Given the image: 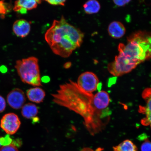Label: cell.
Instances as JSON below:
<instances>
[{
    "label": "cell",
    "instance_id": "obj_1",
    "mask_svg": "<svg viewBox=\"0 0 151 151\" xmlns=\"http://www.w3.org/2000/svg\"><path fill=\"white\" fill-rule=\"evenodd\" d=\"M94 96L81 89L76 83L70 80L60 85L56 93L52 94L55 103L82 116L84 119V125L93 136L105 128L111 114L109 108H99L96 106Z\"/></svg>",
    "mask_w": 151,
    "mask_h": 151
},
{
    "label": "cell",
    "instance_id": "obj_2",
    "mask_svg": "<svg viewBox=\"0 0 151 151\" xmlns=\"http://www.w3.org/2000/svg\"><path fill=\"white\" fill-rule=\"evenodd\" d=\"M119 53L107 69L115 77L131 72L142 62L151 59V33L139 31L132 34L126 45L120 43Z\"/></svg>",
    "mask_w": 151,
    "mask_h": 151
},
{
    "label": "cell",
    "instance_id": "obj_3",
    "mask_svg": "<svg viewBox=\"0 0 151 151\" xmlns=\"http://www.w3.org/2000/svg\"><path fill=\"white\" fill-rule=\"evenodd\" d=\"M84 36L80 29L69 24L62 16L60 20H54L45 37L54 54L67 58L81 47Z\"/></svg>",
    "mask_w": 151,
    "mask_h": 151
},
{
    "label": "cell",
    "instance_id": "obj_4",
    "mask_svg": "<svg viewBox=\"0 0 151 151\" xmlns=\"http://www.w3.org/2000/svg\"><path fill=\"white\" fill-rule=\"evenodd\" d=\"M15 68L22 82L35 86H42L39 60L35 57L17 61Z\"/></svg>",
    "mask_w": 151,
    "mask_h": 151
},
{
    "label": "cell",
    "instance_id": "obj_5",
    "mask_svg": "<svg viewBox=\"0 0 151 151\" xmlns=\"http://www.w3.org/2000/svg\"><path fill=\"white\" fill-rule=\"evenodd\" d=\"M77 83L79 87L85 91L92 93L97 90L99 84V80L95 73L86 71L79 76Z\"/></svg>",
    "mask_w": 151,
    "mask_h": 151
},
{
    "label": "cell",
    "instance_id": "obj_6",
    "mask_svg": "<svg viewBox=\"0 0 151 151\" xmlns=\"http://www.w3.org/2000/svg\"><path fill=\"white\" fill-rule=\"evenodd\" d=\"M21 122L18 116L14 113L6 114L2 118L1 127L9 135L14 134L20 127Z\"/></svg>",
    "mask_w": 151,
    "mask_h": 151
},
{
    "label": "cell",
    "instance_id": "obj_7",
    "mask_svg": "<svg viewBox=\"0 0 151 151\" xmlns=\"http://www.w3.org/2000/svg\"><path fill=\"white\" fill-rule=\"evenodd\" d=\"M145 102L144 106H139V112L146 116L141 120V122L144 126H150L151 128V88H147L142 94Z\"/></svg>",
    "mask_w": 151,
    "mask_h": 151
},
{
    "label": "cell",
    "instance_id": "obj_8",
    "mask_svg": "<svg viewBox=\"0 0 151 151\" xmlns=\"http://www.w3.org/2000/svg\"><path fill=\"white\" fill-rule=\"evenodd\" d=\"M7 100L9 105L16 109L23 106L26 98L24 92L19 88H15L11 91L7 96Z\"/></svg>",
    "mask_w": 151,
    "mask_h": 151
},
{
    "label": "cell",
    "instance_id": "obj_9",
    "mask_svg": "<svg viewBox=\"0 0 151 151\" xmlns=\"http://www.w3.org/2000/svg\"><path fill=\"white\" fill-rule=\"evenodd\" d=\"M42 1L37 0H19L15 2L14 10L21 14H25L28 10L37 8Z\"/></svg>",
    "mask_w": 151,
    "mask_h": 151
},
{
    "label": "cell",
    "instance_id": "obj_10",
    "mask_svg": "<svg viewBox=\"0 0 151 151\" xmlns=\"http://www.w3.org/2000/svg\"><path fill=\"white\" fill-rule=\"evenodd\" d=\"M30 22L24 19L15 21L13 25V31L17 36L24 38L27 37L31 31Z\"/></svg>",
    "mask_w": 151,
    "mask_h": 151
},
{
    "label": "cell",
    "instance_id": "obj_11",
    "mask_svg": "<svg viewBox=\"0 0 151 151\" xmlns=\"http://www.w3.org/2000/svg\"><path fill=\"white\" fill-rule=\"evenodd\" d=\"M126 28L122 22L114 21L109 24L108 32L109 35L113 38L120 39L125 35Z\"/></svg>",
    "mask_w": 151,
    "mask_h": 151
},
{
    "label": "cell",
    "instance_id": "obj_12",
    "mask_svg": "<svg viewBox=\"0 0 151 151\" xmlns=\"http://www.w3.org/2000/svg\"><path fill=\"white\" fill-rule=\"evenodd\" d=\"M46 94L42 88L36 87L30 88L27 92V96L30 101L37 103H40L44 99Z\"/></svg>",
    "mask_w": 151,
    "mask_h": 151
},
{
    "label": "cell",
    "instance_id": "obj_13",
    "mask_svg": "<svg viewBox=\"0 0 151 151\" xmlns=\"http://www.w3.org/2000/svg\"><path fill=\"white\" fill-rule=\"evenodd\" d=\"M38 113V109L35 104L27 103L24 105L22 110V113L24 117L29 119L33 118L37 116Z\"/></svg>",
    "mask_w": 151,
    "mask_h": 151
},
{
    "label": "cell",
    "instance_id": "obj_14",
    "mask_svg": "<svg viewBox=\"0 0 151 151\" xmlns=\"http://www.w3.org/2000/svg\"><path fill=\"white\" fill-rule=\"evenodd\" d=\"M83 7L85 12L88 14H97L101 8L99 3L96 0H90L86 1Z\"/></svg>",
    "mask_w": 151,
    "mask_h": 151
},
{
    "label": "cell",
    "instance_id": "obj_15",
    "mask_svg": "<svg viewBox=\"0 0 151 151\" xmlns=\"http://www.w3.org/2000/svg\"><path fill=\"white\" fill-rule=\"evenodd\" d=\"M113 151H138L137 147L133 142L126 139L118 146L113 147Z\"/></svg>",
    "mask_w": 151,
    "mask_h": 151
},
{
    "label": "cell",
    "instance_id": "obj_16",
    "mask_svg": "<svg viewBox=\"0 0 151 151\" xmlns=\"http://www.w3.org/2000/svg\"><path fill=\"white\" fill-rule=\"evenodd\" d=\"M139 139L144 141L141 147V151H151V142L146 135L140 136Z\"/></svg>",
    "mask_w": 151,
    "mask_h": 151
},
{
    "label": "cell",
    "instance_id": "obj_17",
    "mask_svg": "<svg viewBox=\"0 0 151 151\" xmlns=\"http://www.w3.org/2000/svg\"><path fill=\"white\" fill-rule=\"evenodd\" d=\"M12 139L7 135L5 137H0V144L4 146H7L11 144Z\"/></svg>",
    "mask_w": 151,
    "mask_h": 151
},
{
    "label": "cell",
    "instance_id": "obj_18",
    "mask_svg": "<svg viewBox=\"0 0 151 151\" xmlns=\"http://www.w3.org/2000/svg\"><path fill=\"white\" fill-rule=\"evenodd\" d=\"M0 151H19L17 147L13 144L3 146L0 150Z\"/></svg>",
    "mask_w": 151,
    "mask_h": 151
},
{
    "label": "cell",
    "instance_id": "obj_19",
    "mask_svg": "<svg viewBox=\"0 0 151 151\" xmlns=\"http://www.w3.org/2000/svg\"><path fill=\"white\" fill-rule=\"evenodd\" d=\"M47 2V3L50 4V5H61V6H65V2L66 1L65 0H48V1H45Z\"/></svg>",
    "mask_w": 151,
    "mask_h": 151
},
{
    "label": "cell",
    "instance_id": "obj_20",
    "mask_svg": "<svg viewBox=\"0 0 151 151\" xmlns=\"http://www.w3.org/2000/svg\"><path fill=\"white\" fill-rule=\"evenodd\" d=\"M6 106L5 100L3 97L0 95V113L5 110Z\"/></svg>",
    "mask_w": 151,
    "mask_h": 151
},
{
    "label": "cell",
    "instance_id": "obj_21",
    "mask_svg": "<svg viewBox=\"0 0 151 151\" xmlns=\"http://www.w3.org/2000/svg\"><path fill=\"white\" fill-rule=\"evenodd\" d=\"M130 0H123V1H113V2L115 4L118 6H123L127 4L129 2Z\"/></svg>",
    "mask_w": 151,
    "mask_h": 151
},
{
    "label": "cell",
    "instance_id": "obj_22",
    "mask_svg": "<svg viewBox=\"0 0 151 151\" xmlns=\"http://www.w3.org/2000/svg\"><path fill=\"white\" fill-rule=\"evenodd\" d=\"M50 78L48 76H44L42 77L41 79V81H42L44 83H48L50 82Z\"/></svg>",
    "mask_w": 151,
    "mask_h": 151
},
{
    "label": "cell",
    "instance_id": "obj_23",
    "mask_svg": "<svg viewBox=\"0 0 151 151\" xmlns=\"http://www.w3.org/2000/svg\"><path fill=\"white\" fill-rule=\"evenodd\" d=\"M72 64L71 62H66L64 65V67L65 69H69V68L71 67Z\"/></svg>",
    "mask_w": 151,
    "mask_h": 151
},
{
    "label": "cell",
    "instance_id": "obj_24",
    "mask_svg": "<svg viewBox=\"0 0 151 151\" xmlns=\"http://www.w3.org/2000/svg\"><path fill=\"white\" fill-rule=\"evenodd\" d=\"M81 151H94L92 149L89 148H83Z\"/></svg>",
    "mask_w": 151,
    "mask_h": 151
},
{
    "label": "cell",
    "instance_id": "obj_25",
    "mask_svg": "<svg viewBox=\"0 0 151 151\" xmlns=\"http://www.w3.org/2000/svg\"><path fill=\"white\" fill-rule=\"evenodd\" d=\"M39 118L38 117H34L33 118V122H36L39 121Z\"/></svg>",
    "mask_w": 151,
    "mask_h": 151
},
{
    "label": "cell",
    "instance_id": "obj_26",
    "mask_svg": "<svg viewBox=\"0 0 151 151\" xmlns=\"http://www.w3.org/2000/svg\"><path fill=\"white\" fill-rule=\"evenodd\" d=\"M104 150V149L101 148H98L96 150V151H103Z\"/></svg>",
    "mask_w": 151,
    "mask_h": 151
},
{
    "label": "cell",
    "instance_id": "obj_27",
    "mask_svg": "<svg viewBox=\"0 0 151 151\" xmlns=\"http://www.w3.org/2000/svg\"><path fill=\"white\" fill-rule=\"evenodd\" d=\"M1 146V144H0V146Z\"/></svg>",
    "mask_w": 151,
    "mask_h": 151
}]
</instances>
